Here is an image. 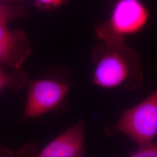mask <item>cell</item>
Segmentation results:
<instances>
[{"mask_svg": "<svg viewBox=\"0 0 157 157\" xmlns=\"http://www.w3.org/2000/svg\"><path fill=\"white\" fill-rule=\"evenodd\" d=\"M91 58L94 66L93 83L96 86L133 91L143 84L140 56L125 43L96 45Z\"/></svg>", "mask_w": 157, "mask_h": 157, "instance_id": "6da1fadb", "label": "cell"}, {"mask_svg": "<svg viewBox=\"0 0 157 157\" xmlns=\"http://www.w3.org/2000/svg\"><path fill=\"white\" fill-rule=\"evenodd\" d=\"M150 13L141 0H117L109 17L95 28L97 37L108 44H123L129 36L140 32Z\"/></svg>", "mask_w": 157, "mask_h": 157, "instance_id": "7a4b0ae2", "label": "cell"}, {"mask_svg": "<svg viewBox=\"0 0 157 157\" xmlns=\"http://www.w3.org/2000/svg\"><path fill=\"white\" fill-rule=\"evenodd\" d=\"M126 135L139 147L148 145L157 136V89L144 101L124 110L117 123L108 130Z\"/></svg>", "mask_w": 157, "mask_h": 157, "instance_id": "3957f363", "label": "cell"}, {"mask_svg": "<svg viewBox=\"0 0 157 157\" xmlns=\"http://www.w3.org/2000/svg\"><path fill=\"white\" fill-rule=\"evenodd\" d=\"M69 84L52 78L29 80L23 119L37 118L58 107L67 95Z\"/></svg>", "mask_w": 157, "mask_h": 157, "instance_id": "277c9868", "label": "cell"}, {"mask_svg": "<svg viewBox=\"0 0 157 157\" xmlns=\"http://www.w3.org/2000/svg\"><path fill=\"white\" fill-rule=\"evenodd\" d=\"M86 124L78 122L57 136L50 143L38 150L37 146L28 143L21 148L16 157H85L84 133Z\"/></svg>", "mask_w": 157, "mask_h": 157, "instance_id": "5b68a950", "label": "cell"}, {"mask_svg": "<svg viewBox=\"0 0 157 157\" xmlns=\"http://www.w3.org/2000/svg\"><path fill=\"white\" fill-rule=\"evenodd\" d=\"M7 23H0V64L21 69L30 54V45L23 31L11 30Z\"/></svg>", "mask_w": 157, "mask_h": 157, "instance_id": "8992f818", "label": "cell"}, {"mask_svg": "<svg viewBox=\"0 0 157 157\" xmlns=\"http://www.w3.org/2000/svg\"><path fill=\"white\" fill-rule=\"evenodd\" d=\"M29 79L21 69H17L8 73L0 64V91L5 89L19 90L28 84Z\"/></svg>", "mask_w": 157, "mask_h": 157, "instance_id": "52a82bcc", "label": "cell"}, {"mask_svg": "<svg viewBox=\"0 0 157 157\" xmlns=\"http://www.w3.org/2000/svg\"><path fill=\"white\" fill-rule=\"evenodd\" d=\"M26 9L21 6H12L0 2V23L8 22L25 17Z\"/></svg>", "mask_w": 157, "mask_h": 157, "instance_id": "ba28073f", "label": "cell"}, {"mask_svg": "<svg viewBox=\"0 0 157 157\" xmlns=\"http://www.w3.org/2000/svg\"><path fill=\"white\" fill-rule=\"evenodd\" d=\"M128 157H157V144L151 143L140 147V150Z\"/></svg>", "mask_w": 157, "mask_h": 157, "instance_id": "9c48e42d", "label": "cell"}, {"mask_svg": "<svg viewBox=\"0 0 157 157\" xmlns=\"http://www.w3.org/2000/svg\"><path fill=\"white\" fill-rule=\"evenodd\" d=\"M36 6L45 8L52 9L58 8L65 4L67 0H33Z\"/></svg>", "mask_w": 157, "mask_h": 157, "instance_id": "30bf717a", "label": "cell"}, {"mask_svg": "<svg viewBox=\"0 0 157 157\" xmlns=\"http://www.w3.org/2000/svg\"><path fill=\"white\" fill-rule=\"evenodd\" d=\"M0 157H16L15 154L4 147H0Z\"/></svg>", "mask_w": 157, "mask_h": 157, "instance_id": "8fae6325", "label": "cell"}, {"mask_svg": "<svg viewBox=\"0 0 157 157\" xmlns=\"http://www.w3.org/2000/svg\"><path fill=\"white\" fill-rule=\"evenodd\" d=\"M23 0H0V2L12 6H20L18 4L22 2Z\"/></svg>", "mask_w": 157, "mask_h": 157, "instance_id": "7c38bea8", "label": "cell"}]
</instances>
